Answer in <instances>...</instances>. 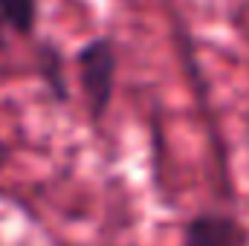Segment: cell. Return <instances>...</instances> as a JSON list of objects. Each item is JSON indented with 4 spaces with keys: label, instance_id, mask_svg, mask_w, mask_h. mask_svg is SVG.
I'll return each instance as SVG.
<instances>
[{
    "label": "cell",
    "instance_id": "obj_4",
    "mask_svg": "<svg viewBox=\"0 0 249 246\" xmlns=\"http://www.w3.org/2000/svg\"><path fill=\"white\" fill-rule=\"evenodd\" d=\"M6 162H9V145L0 139V171L6 168Z\"/></svg>",
    "mask_w": 249,
    "mask_h": 246
},
{
    "label": "cell",
    "instance_id": "obj_5",
    "mask_svg": "<svg viewBox=\"0 0 249 246\" xmlns=\"http://www.w3.org/2000/svg\"><path fill=\"white\" fill-rule=\"evenodd\" d=\"M0 29H3V20H0Z\"/></svg>",
    "mask_w": 249,
    "mask_h": 246
},
{
    "label": "cell",
    "instance_id": "obj_1",
    "mask_svg": "<svg viewBox=\"0 0 249 246\" xmlns=\"http://www.w3.org/2000/svg\"><path fill=\"white\" fill-rule=\"evenodd\" d=\"M75 64H78V78L90 116L93 122H102L110 107L113 84H116V50L110 38H93L90 44H84L75 55Z\"/></svg>",
    "mask_w": 249,
    "mask_h": 246
},
{
    "label": "cell",
    "instance_id": "obj_2",
    "mask_svg": "<svg viewBox=\"0 0 249 246\" xmlns=\"http://www.w3.org/2000/svg\"><path fill=\"white\" fill-rule=\"evenodd\" d=\"M183 246H249V235L232 214L200 211L183 229Z\"/></svg>",
    "mask_w": 249,
    "mask_h": 246
},
{
    "label": "cell",
    "instance_id": "obj_3",
    "mask_svg": "<svg viewBox=\"0 0 249 246\" xmlns=\"http://www.w3.org/2000/svg\"><path fill=\"white\" fill-rule=\"evenodd\" d=\"M0 20L18 35H32L38 20V0H0Z\"/></svg>",
    "mask_w": 249,
    "mask_h": 246
}]
</instances>
